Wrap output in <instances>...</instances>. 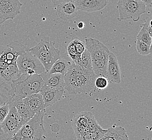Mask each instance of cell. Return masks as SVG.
<instances>
[{
    "mask_svg": "<svg viewBox=\"0 0 152 140\" xmlns=\"http://www.w3.org/2000/svg\"><path fill=\"white\" fill-rule=\"evenodd\" d=\"M67 53L68 55L70 57L72 61L74 63H77L78 61L79 58L80 56H79L76 52L75 47L73 44V42L71 41L67 47Z\"/></svg>",
    "mask_w": 152,
    "mask_h": 140,
    "instance_id": "29",
    "label": "cell"
},
{
    "mask_svg": "<svg viewBox=\"0 0 152 140\" xmlns=\"http://www.w3.org/2000/svg\"><path fill=\"white\" fill-rule=\"evenodd\" d=\"M22 6L20 0H0V18L4 22L14 19L20 14Z\"/></svg>",
    "mask_w": 152,
    "mask_h": 140,
    "instance_id": "9",
    "label": "cell"
},
{
    "mask_svg": "<svg viewBox=\"0 0 152 140\" xmlns=\"http://www.w3.org/2000/svg\"><path fill=\"white\" fill-rule=\"evenodd\" d=\"M86 49L91 55L92 60L108 61L110 51L104 44L96 39L85 38Z\"/></svg>",
    "mask_w": 152,
    "mask_h": 140,
    "instance_id": "8",
    "label": "cell"
},
{
    "mask_svg": "<svg viewBox=\"0 0 152 140\" xmlns=\"http://www.w3.org/2000/svg\"><path fill=\"white\" fill-rule=\"evenodd\" d=\"M20 76L16 63H14L0 72V81L11 85L12 82L18 79Z\"/></svg>",
    "mask_w": 152,
    "mask_h": 140,
    "instance_id": "18",
    "label": "cell"
},
{
    "mask_svg": "<svg viewBox=\"0 0 152 140\" xmlns=\"http://www.w3.org/2000/svg\"><path fill=\"white\" fill-rule=\"evenodd\" d=\"M51 1L53 6H57L61 3H64V2H67L70 1L75 2L76 0H51Z\"/></svg>",
    "mask_w": 152,
    "mask_h": 140,
    "instance_id": "36",
    "label": "cell"
},
{
    "mask_svg": "<svg viewBox=\"0 0 152 140\" xmlns=\"http://www.w3.org/2000/svg\"><path fill=\"white\" fill-rule=\"evenodd\" d=\"M76 84L77 94L86 93L94 89L97 76L93 70H86L76 65Z\"/></svg>",
    "mask_w": 152,
    "mask_h": 140,
    "instance_id": "6",
    "label": "cell"
},
{
    "mask_svg": "<svg viewBox=\"0 0 152 140\" xmlns=\"http://www.w3.org/2000/svg\"><path fill=\"white\" fill-rule=\"evenodd\" d=\"M75 64L85 70H92L91 55L86 49L81 55L78 61Z\"/></svg>",
    "mask_w": 152,
    "mask_h": 140,
    "instance_id": "24",
    "label": "cell"
},
{
    "mask_svg": "<svg viewBox=\"0 0 152 140\" xmlns=\"http://www.w3.org/2000/svg\"><path fill=\"white\" fill-rule=\"evenodd\" d=\"M10 104L12 106H15L18 113L20 115L22 120H23L24 124L29 121L32 117L34 116L35 113L28 108L26 105L24 103L23 100H13L10 101Z\"/></svg>",
    "mask_w": 152,
    "mask_h": 140,
    "instance_id": "19",
    "label": "cell"
},
{
    "mask_svg": "<svg viewBox=\"0 0 152 140\" xmlns=\"http://www.w3.org/2000/svg\"><path fill=\"white\" fill-rule=\"evenodd\" d=\"M64 90L71 94H77L76 64L72 62L66 74L64 75Z\"/></svg>",
    "mask_w": 152,
    "mask_h": 140,
    "instance_id": "16",
    "label": "cell"
},
{
    "mask_svg": "<svg viewBox=\"0 0 152 140\" xmlns=\"http://www.w3.org/2000/svg\"><path fill=\"white\" fill-rule=\"evenodd\" d=\"M56 10L58 18L64 21H68L76 18L78 10L75 2L70 1L57 5Z\"/></svg>",
    "mask_w": 152,
    "mask_h": 140,
    "instance_id": "12",
    "label": "cell"
},
{
    "mask_svg": "<svg viewBox=\"0 0 152 140\" xmlns=\"http://www.w3.org/2000/svg\"><path fill=\"white\" fill-rule=\"evenodd\" d=\"M72 41L73 42V44L75 47L76 52L79 56H80L86 49L85 43L79 40L78 38H75Z\"/></svg>",
    "mask_w": 152,
    "mask_h": 140,
    "instance_id": "32",
    "label": "cell"
},
{
    "mask_svg": "<svg viewBox=\"0 0 152 140\" xmlns=\"http://www.w3.org/2000/svg\"><path fill=\"white\" fill-rule=\"evenodd\" d=\"M107 131V129L103 128L94 131H88L83 135L79 140H99L105 134Z\"/></svg>",
    "mask_w": 152,
    "mask_h": 140,
    "instance_id": "25",
    "label": "cell"
},
{
    "mask_svg": "<svg viewBox=\"0 0 152 140\" xmlns=\"http://www.w3.org/2000/svg\"><path fill=\"white\" fill-rule=\"evenodd\" d=\"M44 85V81L40 74H34L31 76L20 75L18 79L11 84L13 91V100H19L39 93Z\"/></svg>",
    "mask_w": 152,
    "mask_h": 140,
    "instance_id": "1",
    "label": "cell"
},
{
    "mask_svg": "<svg viewBox=\"0 0 152 140\" xmlns=\"http://www.w3.org/2000/svg\"><path fill=\"white\" fill-rule=\"evenodd\" d=\"M107 61L106 60H92V68L94 73L97 77H106V70L107 66Z\"/></svg>",
    "mask_w": 152,
    "mask_h": 140,
    "instance_id": "23",
    "label": "cell"
},
{
    "mask_svg": "<svg viewBox=\"0 0 152 140\" xmlns=\"http://www.w3.org/2000/svg\"><path fill=\"white\" fill-rule=\"evenodd\" d=\"M108 2V0H76L75 3L78 10L94 12L104 9Z\"/></svg>",
    "mask_w": 152,
    "mask_h": 140,
    "instance_id": "13",
    "label": "cell"
},
{
    "mask_svg": "<svg viewBox=\"0 0 152 140\" xmlns=\"http://www.w3.org/2000/svg\"><path fill=\"white\" fill-rule=\"evenodd\" d=\"M117 7L119 13L118 18L119 22L132 20L137 22L146 12V7L140 0H119Z\"/></svg>",
    "mask_w": 152,
    "mask_h": 140,
    "instance_id": "4",
    "label": "cell"
},
{
    "mask_svg": "<svg viewBox=\"0 0 152 140\" xmlns=\"http://www.w3.org/2000/svg\"><path fill=\"white\" fill-rule=\"evenodd\" d=\"M91 113L90 112H82L73 117L72 125L77 140H80L83 135L89 131L88 126Z\"/></svg>",
    "mask_w": 152,
    "mask_h": 140,
    "instance_id": "10",
    "label": "cell"
},
{
    "mask_svg": "<svg viewBox=\"0 0 152 140\" xmlns=\"http://www.w3.org/2000/svg\"><path fill=\"white\" fill-rule=\"evenodd\" d=\"M126 133V130L122 127L112 126L107 129L105 134L99 140H118Z\"/></svg>",
    "mask_w": 152,
    "mask_h": 140,
    "instance_id": "22",
    "label": "cell"
},
{
    "mask_svg": "<svg viewBox=\"0 0 152 140\" xmlns=\"http://www.w3.org/2000/svg\"><path fill=\"white\" fill-rule=\"evenodd\" d=\"M54 41L42 39L36 46L29 49L43 65L45 72H48L55 62L61 58V51L55 47Z\"/></svg>",
    "mask_w": 152,
    "mask_h": 140,
    "instance_id": "3",
    "label": "cell"
},
{
    "mask_svg": "<svg viewBox=\"0 0 152 140\" xmlns=\"http://www.w3.org/2000/svg\"><path fill=\"white\" fill-rule=\"evenodd\" d=\"M15 134H10L2 133L0 134V140H18L15 137Z\"/></svg>",
    "mask_w": 152,
    "mask_h": 140,
    "instance_id": "35",
    "label": "cell"
},
{
    "mask_svg": "<svg viewBox=\"0 0 152 140\" xmlns=\"http://www.w3.org/2000/svg\"><path fill=\"white\" fill-rule=\"evenodd\" d=\"M22 100L26 106L35 114L44 110L45 108L41 92L33 94Z\"/></svg>",
    "mask_w": 152,
    "mask_h": 140,
    "instance_id": "17",
    "label": "cell"
},
{
    "mask_svg": "<svg viewBox=\"0 0 152 140\" xmlns=\"http://www.w3.org/2000/svg\"><path fill=\"white\" fill-rule=\"evenodd\" d=\"M108 79H107L106 77H97L94 82V86L96 88L100 90H102L105 89L108 86Z\"/></svg>",
    "mask_w": 152,
    "mask_h": 140,
    "instance_id": "30",
    "label": "cell"
},
{
    "mask_svg": "<svg viewBox=\"0 0 152 140\" xmlns=\"http://www.w3.org/2000/svg\"><path fill=\"white\" fill-rule=\"evenodd\" d=\"M45 115V109L36 113L15 134V137L18 140H43L45 132L43 122Z\"/></svg>",
    "mask_w": 152,
    "mask_h": 140,
    "instance_id": "2",
    "label": "cell"
},
{
    "mask_svg": "<svg viewBox=\"0 0 152 140\" xmlns=\"http://www.w3.org/2000/svg\"><path fill=\"white\" fill-rule=\"evenodd\" d=\"M12 107L10 101L0 106V125L3 122Z\"/></svg>",
    "mask_w": 152,
    "mask_h": 140,
    "instance_id": "31",
    "label": "cell"
},
{
    "mask_svg": "<svg viewBox=\"0 0 152 140\" xmlns=\"http://www.w3.org/2000/svg\"><path fill=\"white\" fill-rule=\"evenodd\" d=\"M13 96L14 94L11 85L0 81V106L11 101ZM2 133L0 125V134Z\"/></svg>",
    "mask_w": 152,
    "mask_h": 140,
    "instance_id": "20",
    "label": "cell"
},
{
    "mask_svg": "<svg viewBox=\"0 0 152 140\" xmlns=\"http://www.w3.org/2000/svg\"><path fill=\"white\" fill-rule=\"evenodd\" d=\"M16 63L10 61L6 55L4 47H0V72L6 69L10 65Z\"/></svg>",
    "mask_w": 152,
    "mask_h": 140,
    "instance_id": "26",
    "label": "cell"
},
{
    "mask_svg": "<svg viewBox=\"0 0 152 140\" xmlns=\"http://www.w3.org/2000/svg\"><path fill=\"white\" fill-rule=\"evenodd\" d=\"M77 26L79 28V29H83L85 27V23L83 22H80L77 23Z\"/></svg>",
    "mask_w": 152,
    "mask_h": 140,
    "instance_id": "38",
    "label": "cell"
},
{
    "mask_svg": "<svg viewBox=\"0 0 152 140\" xmlns=\"http://www.w3.org/2000/svg\"><path fill=\"white\" fill-rule=\"evenodd\" d=\"M16 65L20 75L29 76L34 74H41L45 72L43 65L36 57L30 52L29 49L18 56Z\"/></svg>",
    "mask_w": 152,
    "mask_h": 140,
    "instance_id": "5",
    "label": "cell"
},
{
    "mask_svg": "<svg viewBox=\"0 0 152 140\" xmlns=\"http://www.w3.org/2000/svg\"><path fill=\"white\" fill-rule=\"evenodd\" d=\"M137 41L143 42L150 46H151L152 45V36L149 35L148 32L145 29H143V28H141L140 31L137 35Z\"/></svg>",
    "mask_w": 152,
    "mask_h": 140,
    "instance_id": "28",
    "label": "cell"
},
{
    "mask_svg": "<svg viewBox=\"0 0 152 140\" xmlns=\"http://www.w3.org/2000/svg\"><path fill=\"white\" fill-rule=\"evenodd\" d=\"M136 49L141 55H148L151 52V46L141 41H137Z\"/></svg>",
    "mask_w": 152,
    "mask_h": 140,
    "instance_id": "27",
    "label": "cell"
},
{
    "mask_svg": "<svg viewBox=\"0 0 152 140\" xmlns=\"http://www.w3.org/2000/svg\"><path fill=\"white\" fill-rule=\"evenodd\" d=\"M141 2L145 4V5L148 8H152V0H140Z\"/></svg>",
    "mask_w": 152,
    "mask_h": 140,
    "instance_id": "37",
    "label": "cell"
},
{
    "mask_svg": "<svg viewBox=\"0 0 152 140\" xmlns=\"http://www.w3.org/2000/svg\"><path fill=\"white\" fill-rule=\"evenodd\" d=\"M118 140H129V137L127 133L124 135L122 137H120V139H119Z\"/></svg>",
    "mask_w": 152,
    "mask_h": 140,
    "instance_id": "39",
    "label": "cell"
},
{
    "mask_svg": "<svg viewBox=\"0 0 152 140\" xmlns=\"http://www.w3.org/2000/svg\"><path fill=\"white\" fill-rule=\"evenodd\" d=\"M44 85L57 90H64V75L61 73H50L44 72L40 74Z\"/></svg>",
    "mask_w": 152,
    "mask_h": 140,
    "instance_id": "14",
    "label": "cell"
},
{
    "mask_svg": "<svg viewBox=\"0 0 152 140\" xmlns=\"http://www.w3.org/2000/svg\"><path fill=\"white\" fill-rule=\"evenodd\" d=\"M102 128V127L99 125V124L96 121V119L92 113H91L89 117V122L88 129L89 131H94L98 130Z\"/></svg>",
    "mask_w": 152,
    "mask_h": 140,
    "instance_id": "33",
    "label": "cell"
},
{
    "mask_svg": "<svg viewBox=\"0 0 152 140\" xmlns=\"http://www.w3.org/2000/svg\"><path fill=\"white\" fill-rule=\"evenodd\" d=\"M71 63L72 62L71 61L60 58L55 62L48 72L50 73H61L63 75H65L69 70Z\"/></svg>",
    "mask_w": 152,
    "mask_h": 140,
    "instance_id": "21",
    "label": "cell"
},
{
    "mask_svg": "<svg viewBox=\"0 0 152 140\" xmlns=\"http://www.w3.org/2000/svg\"></svg>",
    "mask_w": 152,
    "mask_h": 140,
    "instance_id": "41",
    "label": "cell"
},
{
    "mask_svg": "<svg viewBox=\"0 0 152 140\" xmlns=\"http://www.w3.org/2000/svg\"><path fill=\"white\" fill-rule=\"evenodd\" d=\"M4 23V21H3V20H2L1 18H0V26H1V25H2V24H3Z\"/></svg>",
    "mask_w": 152,
    "mask_h": 140,
    "instance_id": "40",
    "label": "cell"
},
{
    "mask_svg": "<svg viewBox=\"0 0 152 140\" xmlns=\"http://www.w3.org/2000/svg\"><path fill=\"white\" fill-rule=\"evenodd\" d=\"M40 92L44 101V107L47 108L55 104L61 98L64 90H57L44 84Z\"/></svg>",
    "mask_w": 152,
    "mask_h": 140,
    "instance_id": "15",
    "label": "cell"
},
{
    "mask_svg": "<svg viewBox=\"0 0 152 140\" xmlns=\"http://www.w3.org/2000/svg\"><path fill=\"white\" fill-rule=\"evenodd\" d=\"M24 125L15 106H12L1 127L3 133L15 134Z\"/></svg>",
    "mask_w": 152,
    "mask_h": 140,
    "instance_id": "7",
    "label": "cell"
},
{
    "mask_svg": "<svg viewBox=\"0 0 152 140\" xmlns=\"http://www.w3.org/2000/svg\"><path fill=\"white\" fill-rule=\"evenodd\" d=\"M106 77L108 82L115 84H120L121 76L119 64L117 57L113 53L110 52L108 56Z\"/></svg>",
    "mask_w": 152,
    "mask_h": 140,
    "instance_id": "11",
    "label": "cell"
},
{
    "mask_svg": "<svg viewBox=\"0 0 152 140\" xmlns=\"http://www.w3.org/2000/svg\"><path fill=\"white\" fill-rule=\"evenodd\" d=\"M152 18L149 17L147 18L145 21V23L141 25V28H143V29L147 31L149 35L152 36Z\"/></svg>",
    "mask_w": 152,
    "mask_h": 140,
    "instance_id": "34",
    "label": "cell"
}]
</instances>
